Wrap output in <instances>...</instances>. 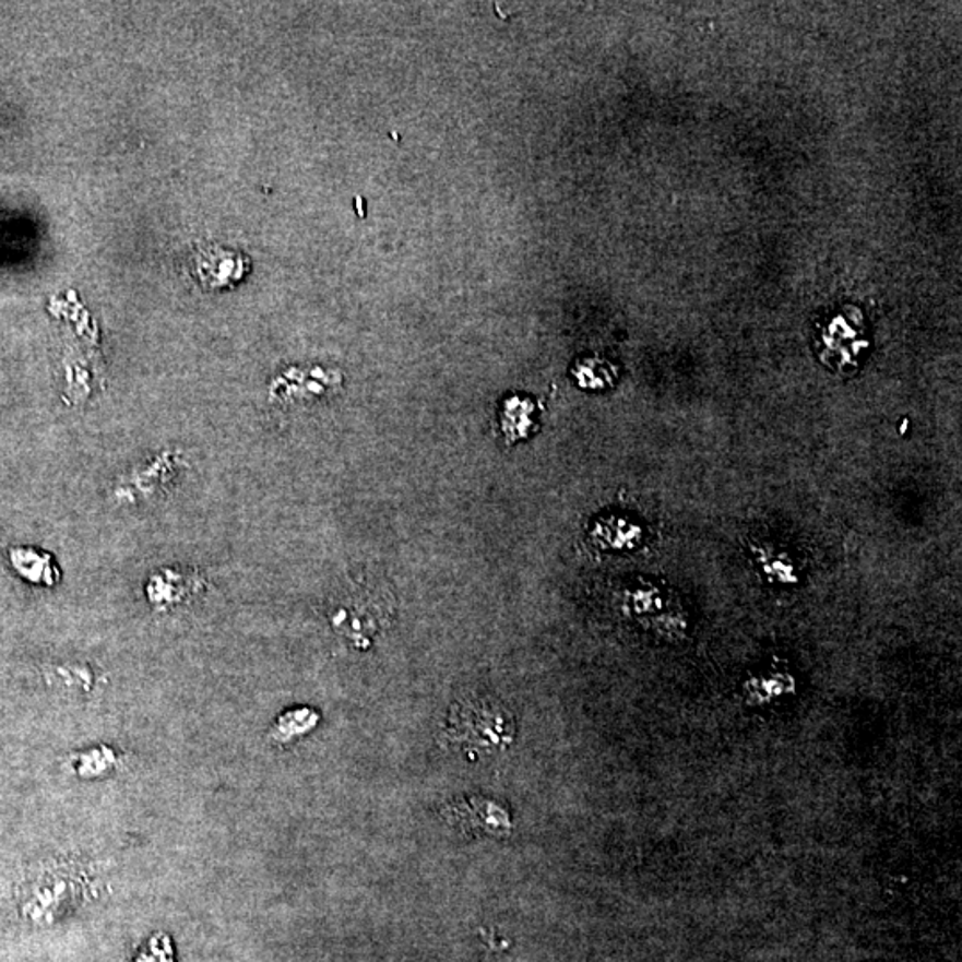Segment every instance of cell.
I'll use <instances>...</instances> for the list:
<instances>
[{
  "instance_id": "obj_1",
  "label": "cell",
  "mask_w": 962,
  "mask_h": 962,
  "mask_svg": "<svg viewBox=\"0 0 962 962\" xmlns=\"http://www.w3.org/2000/svg\"><path fill=\"white\" fill-rule=\"evenodd\" d=\"M515 736V721L503 702L487 696H470L451 706L446 740L467 755L490 756L507 749Z\"/></svg>"
},
{
  "instance_id": "obj_2",
  "label": "cell",
  "mask_w": 962,
  "mask_h": 962,
  "mask_svg": "<svg viewBox=\"0 0 962 962\" xmlns=\"http://www.w3.org/2000/svg\"><path fill=\"white\" fill-rule=\"evenodd\" d=\"M90 879L79 866H54L34 877L31 896L25 900V911L34 919L58 918L67 911L81 905L87 896Z\"/></svg>"
},
{
  "instance_id": "obj_3",
  "label": "cell",
  "mask_w": 962,
  "mask_h": 962,
  "mask_svg": "<svg viewBox=\"0 0 962 962\" xmlns=\"http://www.w3.org/2000/svg\"><path fill=\"white\" fill-rule=\"evenodd\" d=\"M247 257L219 247H200L194 253L193 275L205 289L233 287L248 271Z\"/></svg>"
},
{
  "instance_id": "obj_4",
  "label": "cell",
  "mask_w": 962,
  "mask_h": 962,
  "mask_svg": "<svg viewBox=\"0 0 962 962\" xmlns=\"http://www.w3.org/2000/svg\"><path fill=\"white\" fill-rule=\"evenodd\" d=\"M501 421H503V431L508 442L527 439L533 428V406L526 400L512 397L504 405Z\"/></svg>"
},
{
  "instance_id": "obj_5",
  "label": "cell",
  "mask_w": 962,
  "mask_h": 962,
  "mask_svg": "<svg viewBox=\"0 0 962 962\" xmlns=\"http://www.w3.org/2000/svg\"><path fill=\"white\" fill-rule=\"evenodd\" d=\"M11 563L20 574L34 583L50 585L54 581V567L49 566L50 558L39 555L34 549H25V547L24 549H13Z\"/></svg>"
},
{
  "instance_id": "obj_6",
  "label": "cell",
  "mask_w": 962,
  "mask_h": 962,
  "mask_svg": "<svg viewBox=\"0 0 962 962\" xmlns=\"http://www.w3.org/2000/svg\"><path fill=\"white\" fill-rule=\"evenodd\" d=\"M320 721L318 713L309 708H300V710H290L276 721L275 727L271 731V736L276 741H290L296 736L305 735L310 729H314L316 724Z\"/></svg>"
},
{
  "instance_id": "obj_7",
  "label": "cell",
  "mask_w": 962,
  "mask_h": 962,
  "mask_svg": "<svg viewBox=\"0 0 962 962\" xmlns=\"http://www.w3.org/2000/svg\"><path fill=\"white\" fill-rule=\"evenodd\" d=\"M134 962H175L171 939L166 934H154L138 952Z\"/></svg>"
}]
</instances>
